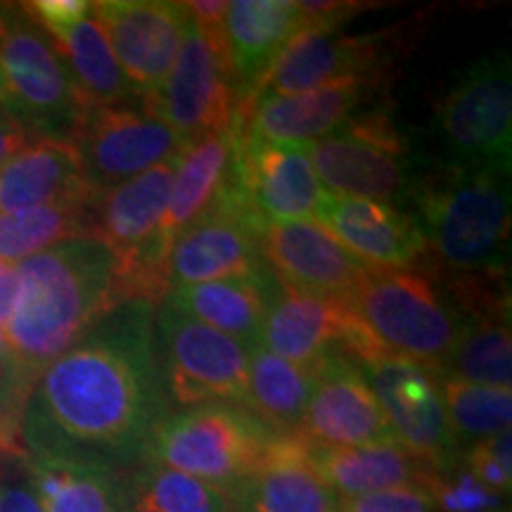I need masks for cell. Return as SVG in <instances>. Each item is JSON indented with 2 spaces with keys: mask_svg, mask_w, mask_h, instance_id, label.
Instances as JSON below:
<instances>
[{
  "mask_svg": "<svg viewBox=\"0 0 512 512\" xmlns=\"http://www.w3.org/2000/svg\"><path fill=\"white\" fill-rule=\"evenodd\" d=\"M155 311L147 299H126L38 373L19 418L24 456L114 475L143 463L174 411Z\"/></svg>",
  "mask_w": 512,
  "mask_h": 512,
  "instance_id": "cell-1",
  "label": "cell"
},
{
  "mask_svg": "<svg viewBox=\"0 0 512 512\" xmlns=\"http://www.w3.org/2000/svg\"><path fill=\"white\" fill-rule=\"evenodd\" d=\"M17 273L19 299L3 330L15 361L34 377L126 302L117 254L93 235L19 261Z\"/></svg>",
  "mask_w": 512,
  "mask_h": 512,
  "instance_id": "cell-2",
  "label": "cell"
},
{
  "mask_svg": "<svg viewBox=\"0 0 512 512\" xmlns=\"http://www.w3.org/2000/svg\"><path fill=\"white\" fill-rule=\"evenodd\" d=\"M413 202L427 247L458 278L503 271L510 242V171L446 164L413 183Z\"/></svg>",
  "mask_w": 512,
  "mask_h": 512,
  "instance_id": "cell-3",
  "label": "cell"
},
{
  "mask_svg": "<svg viewBox=\"0 0 512 512\" xmlns=\"http://www.w3.org/2000/svg\"><path fill=\"white\" fill-rule=\"evenodd\" d=\"M283 437L245 406L207 403L166 415L145 460L235 491L266 465Z\"/></svg>",
  "mask_w": 512,
  "mask_h": 512,
  "instance_id": "cell-4",
  "label": "cell"
},
{
  "mask_svg": "<svg viewBox=\"0 0 512 512\" xmlns=\"http://www.w3.org/2000/svg\"><path fill=\"white\" fill-rule=\"evenodd\" d=\"M342 302L377 351L432 370H441L463 330L430 278L411 268H370Z\"/></svg>",
  "mask_w": 512,
  "mask_h": 512,
  "instance_id": "cell-5",
  "label": "cell"
},
{
  "mask_svg": "<svg viewBox=\"0 0 512 512\" xmlns=\"http://www.w3.org/2000/svg\"><path fill=\"white\" fill-rule=\"evenodd\" d=\"M0 72L12 117L38 136L69 140L86 110L60 48L24 5L0 3Z\"/></svg>",
  "mask_w": 512,
  "mask_h": 512,
  "instance_id": "cell-6",
  "label": "cell"
},
{
  "mask_svg": "<svg viewBox=\"0 0 512 512\" xmlns=\"http://www.w3.org/2000/svg\"><path fill=\"white\" fill-rule=\"evenodd\" d=\"M155 316L171 408L183 411L207 403L247 408L249 349L245 344L185 316L164 299L157 304Z\"/></svg>",
  "mask_w": 512,
  "mask_h": 512,
  "instance_id": "cell-7",
  "label": "cell"
},
{
  "mask_svg": "<svg viewBox=\"0 0 512 512\" xmlns=\"http://www.w3.org/2000/svg\"><path fill=\"white\" fill-rule=\"evenodd\" d=\"M434 121L451 157L448 164L510 171L512 74L508 53L470 64L441 98Z\"/></svg>",
  "mask_w": 512,
  "mask_h": 512,
  "instance_id": "cell-8",
  "label": "cell"
},
{
  "mask_svg": "<svg viewBox=\"0 0 512 512\" xmlns=\"http://www.w3.org/2000/svg\"><path fill=\"white\" fill-rule=\"evenodd\" d=\"M140 102L176 131L185 145L233 128L240 102L230 79L223 38L204 31L188 15L174 69L155 95Z\"/></svg>",
  "mask_w": 512,
  "mask_h": 512,
  "instance_id": "cell-9",
  "label": "cell"
},
{
  "mask_svg": "<svg viewBox=\"0 0 512 512\" xmlns=\"http://www.w3.org/2000/svg\"><path fill=\"white\" fill-rule=\"evenodd\" d=\"M325 192L384 202L411 188L408 147L387 114H361L304 147Z\"/></svg>",
  "mask_w": 512,
  "mask_h": 512,
  "instance_id": "cell-10",
  "label": "cell"
},
{
  "mask_svg": "<svg viewBox=\"0 0 512 512\" xmlns=\"http://www.w3.org/2000/svg\"><path fill=\"white\" fill-rule=\"evenodd\" d=\"M356 366L366 375L396 444L432 470L456 463L460 446L432 368L392 354L358 358Z\"/></svg>",
  "mask_w": 512,
  "mask_h": 512,
  "instance_id": "cell-11",
  "label": "cell"
},
{
  "mask_svg": "<svg viewBox=\"0 0 512 512\" xmlns=\"http://www.w3.org/2000/svg\"><path fill=\"white\" fill-rule=\"evenodd\" d=\"M69 143L79 152L88 183L98 192L176 159L185 147L181 136L143 102H117L86 110Z\"/></svg>",
  "mask_w": 512,
  "mask_h": 512,
  "instance_id": "cell-12",
  "label": "cell"
},
{
  "mask_svg": "<svg viewBox=\"0 0 512 512\" xmlns=\"http://www.w3.org/2000/svg\"><path fill=\"white\" fill-rule=\"evenodd\" d=\"M261 252V223L238 188L230 190L207 216L195 221L171 242L166 254L169 290L178 285L247 278L266 271Z\"/></svg>",
  "mask_w": 512,
  "mask_h": 512,
  "instance_id": "cell-13",
  "label": "cell"
},
{
  "mask_svg": "<svg viewBox=\"0 0 512 512\" xmlns=\"http://www.w3.org/2000/svg\"><path fill=\"white\" fill-rule=\"evenodd\" d=\"M93 15L138 100L155 95L174 69L188 10L166 0H98Z\"/></svg>",
  "mask_w": 512,
  "mask_h": 512,
  "instance_id": "cell-14",
  "label": "cell"
},
{
  "mask_svg": "<svg viewBox=\"0 0 512 512\" xmlns=\"http://www.w3.org/2000/svg\"><path fill=\"white\" fill-rule=\"evenodd\" d=\"M299 437L318 448H356L392 441L373 389L347 354L320 363Z\"/></svg>",
  "mask_w": 512,
  "mask_h": 512,
  "instance_id": "cell-15",
  "label": "cell"
},
{
  "mask_svg": "<svg viewBox=\"0 0 512 512\" xmlns=\"http://www.w3.org/2000/svg\"><path fill=\"white\" fill-rule=\"evenodd\" d=\"M238 181L261 228L268 223L316 219L328 192L320 185L304 147H285L240 133Z\"/></svg>",
  "mask_w": 512,
  "mask_h": 512,
  "instance_id": "cell-16",
  "label": "cell"
},
{
  "mask_svg": "<svg viewBox=\"0 0 512 512\" xmlns=\"http://www.w3.org/2000/svg\"><path fill=\"white\" fill-rule=\"evenodd\" d=\"M261 252L283 285L332 299L354 292L373 268L313 219L268 223L261 228Z\"/></svg>",
  "mask_w": 512,
  "mask_h": 512,
  "instance_id": "cell-17",
  "label": "cell"
},
{
  "mask_svg": "<svg viewBox=\"0 0 512 512\" xmlns=\"http://www.w3.org/2000/svg\"><path fill=\"white\" fill-rule=\"evenodd\" d=\"M380 36H344L337 29H304L280 53L249 100L238 112L259 98L309 93L330 83L361 79L380 62Z\"/></svg>",
  "mask_w": 512,
  "mask_h": 512,
  "instance_id": "cell-18",
  "label": "cell"
},
{
  "mask_svg": "<svg viewBox=\"0 0 512 512\" xmlns=\"http://www.w3.org/2000/svg\"><path fill=\"white\" fill-rule=\"evenodd\" d=\"M373 88L370 76L330 83L309 93L259 98L238 112L245 138L285 147H309L347 124Z\"/></svg>",
  "mask_w": 512,
  "mask_h": 512,
  "instance_id": "cell-19",
  "label": "cell"
},
{
  "mask_svg": "<svg viewBox=\"0 0 512 512\" xmlns=\"http://www.w3.org/2000/svg\"><path fill=\"white\" fill-rule=\"evenodd\" d=\"M347 332L349 311L342 299L283 285L268 309L256 347L294 366L316 370L328 358L347 354Z\"/></svg>",
  "mask_w": 512,
  "mask_h": 512,
  "instance_id": "cell-20",
  "label": "cell"
},
{
  "mask_svg": "<svg viewBox=\"0 0 512 512\" xmlns=\"http://www.w3.org/2000/svg\"><path fill=\"white\" fill-rule=\"evenodd\" d=\"M313 221L373 268H408L427 252L418 221L392 204L328 192Z\"/></svg>",
  "mask_w": 512,
  "mask_h": 512,
  "instance_id": "cell-21",
  "label": "cell"
},
{
  "mask_svg": "<svg viewBox=\"0 0 512 512\" xmlns=\"http://www.w3.org/2000/svg\"><path fill=\"white\" fill-rule=\"evenodd\" d=\"M304 31L297 0H233L223 19V50L240 107L280 53ZM238 107V110H240Z\"/></svg>",
  "mask_w": 512,
  "mask_h": 512,
  "instance_id": "cell-22",
  "label": "cell"
},
{
  "mask_svg": "<svg viewBox=\"0 0 512 512\" xmlns=\"http://www.w3.org/2000/svg\"><path fill=\"white\" fill-rule=\"evenodd\" d=\"M240 128L235 121L228 131H216L192 140L176 157L166 209V240L169 245L181 230L216 209L230 190L238 188Z\"/></svg>",
  "mask_w": 512,
  "mask_h": 512,
  "instance_id": "cell-23",
  "label": "cell"
},
{
  "mask_svg": "<svg viewBox=\"0 0 512 512\" xmlns=\"http://www.w3.org/2000/svg\"><path fill=\"white\" fill-rule=\"evenodd\" d=\"M76 147L64 138L38 136L0 169V214L55 202L95 200Z\"/></svg>",
  "mask_w": 512,
  "mask_h": 512,
  "instance_id": "cell-24",
  "label": "cell"
},
{
  "mask_svg": "<svg viewBox=\"0 0 512 512\" xmlns=\"http://www.w3.org/2000/svg\"><path fill=\"white\" fill-rule=\"evenodd\" d=\"M283 283L271 268L247 278L211 280V283L178 285L166 292L164 302L181 309L223 335L238 339L247 349L259 344L261 328Z\"/></svg>",
  "mask_w": 512,
  "mask_h": 512,
  "instance_id": "cell-25",
  "label": "cell"
},
{
  "mask_svg": "<svg viewBox=\"0 0 512 512\" xmlns=\"http://www.w3.org/2000/svg\"><path fill=\"white\" fill-rule=\"evenodd\" d=\"M339 496L311 465L309 444L290 434L271 458L235 489V512H337Z\"/></svg>",
  "mask_w": 512,
  "mask_h": 512,
  "instance_id": "cell-26",
  "label": "cell"
},
{
  "mask_svg": "<svg viewBox=\"0 0 512 512\" xmlns=\"http://www.w3.org/2000/svg\"><path fill=\"white\" fill-rule=\"evenodd\" d=\"M309 458L325 484L339 498H356L399 486H425L432 467L418 460L396 441L356 446L318 448L309 444Z\"/></svg>",
  "mask_w": 512,
  "mask_h": 512,
  "instance_id": "cell-27",
  "label": "cell"
},
{
  "mask_svg": "<svg viewBox=\"0 0 512 512\" xmlns=\"http://www.w3.org/2000/svg\"><path fill=\"white\" fill-rule=\"evenodd\" d=\"M316 370L294 366L271 351L249 349L247 408L278 434H297L309 406Z\"/></svg>",
  "mask_w": 512,
  "mask_h": 512,
  "instance_id": "cell-28",
  "label": "cell"
},
{
  "mask_svg": "<svg viewBox=\"0 0 512 512\" xmlns=\"http://www.w3.org/2000/svg\"><path fill=\"white\" fill-rule=\"evenodd\" d=\"M24 470L43 512H128L114 472L29 456Z\"/></svg>",
  "mask_w": 512,
  "mask_h": 512,
  "instance_id": "cell-29",
  "label": "cell"
},
{
  "mask_svg": "<svg viewBox=\"0 0 512 512\" xmlns=\"http://www.w3.org/2000/svg\"><path fill=\"white\" fill-rule=\"evenodd\" d=\"M128 512H235V491L143 460L121 472Z\"/></svg>",
  "mask_w": 512,
  "mask_h": 512,
  "instance_id": "cell-30",
  "label": "cell"
},
{
  "mask_svg": "<svg viewBox=\"0 0 512 512\" xmlns=\"http://www.w3.org/2000/svg\"><path fill=\"white\" fill-rule=\"evenodd\" d=\"M55 46L60 48L83 110L117 105L133 95L93 8L91 15L57 38Z\"/></svg>",
  "mask_w": 512,
  "mask_h": 512,
  "instance_id": "cell-31",
  "label": "cell"
},
{
  "mask_svg": "<svg viewBox=\"0 0 512 512\" xmlns=\"http://www.w3.org/2000/svg\"><path fill=\"white\" fill-rule=\"evenodd\" d=\"M95 200L55 202L0 214V261L19 264L67 240L93 235Z\"/></svg>",
  "mask_w": 512,
  "mask_h": 512,
  "instance_id": "cell-32",
  "label": "cell"
},
{
  "mask_svg": "<svg viewBox=\"0 0 512 512\" xmlns=\"http://www.w3.org/2000/svg\"><path fill=\"white\" fill-rule=\"evenodd\" d=\"M437 373L484 387L510 389L512 339L508 318L470 320L460 330L451 356Z\"/></svg>",
  "mask_w": 512,
  "mask_h": 512,
  "instance_id": "cell-33",
  "label": "cell"
},
{
  "mask_svg": "<svg viewBox=\"0 0 512 512\" xmlns=\"http://www.w3.org/2000/svg\"><path fill=\"white\" fill-rule=\"evenodd\" d=\"M437 373V370H434ZM441 396L453 437L463 448L477 441L491 439L496 434L510 430L512 418V392L501 387H484V384L463 382L458 377L437 373Z\"/></svg>",
  "mask_w": 512,
  "mask_h": 512,
  "instance_id": "cell-34",
  "label": "cell"
},
{
  "mask_svg": "<svg viewBox=\"0 0 512 512\" xmlns=\"http://www.w3.org/2000/svg\"><path fill=\"white\" fill-rule=\"evenodd\" d=\"M425 489L430 491L437 512H508L503 494L477 482L460 458L446 470H432Z\"/></svg>",
  "mask_w": 512,
  "mask_h": 512,
  "instance_id": "cell-35",
  "label": "cell"
},
{
  "mask_svg": "<svg viewBox=\"0 0 512 512\" xmlns=\"http://www.w3.org/2000/svg\"><path fill=\"white\" fill-rule=\"evenodd\" d=\"M510 430L496 437L477 441V444L465 446L460 451V463L470 472L477 482L496 494H510L512 486V448H510Z\"/></svg>",
  "mask_w": 512,
  "mask_h": 512,
  "instance_id": "cell-36",
  "label": "cell"
},
{
  "mask_svg": "<svg viewBox=\"0 0 512 512\" xmlns=\"http://www.w3.org/2000/svg\"><path fill=\"white\" fill-rule=\"evenodd\" d=\"M337 512H437L425 486H399L375 494L339 498Z\"/></svg>",
  "mask_w": 512,
  "mask_h": 512,
  "instance_id": "cell-37",
  "label": "cell"
},
{
  "mask_svg": "<svg viewBox=\"0 0 512 512\" xmlns=\"http://www.w3.org/2000/svg\"><path fill=\"white\" fill-rule=\"evenodd\" d=\"M24 8L36 19L38 27L57 41L69 29L76 27L81 19L91 15L93 3H88V0H34V3H24Z\"/></svg>",
  "mask_w": 512,
  "mask_h": 512,
  "instance_id": "cell-38",
  "label": "cell"
},
{
  "mask_svg": "<svg viewBox=\"0 0 512 512\" xmlns=\"http://www.w3.org/2000/svg\"><path fill=\"white\" fill-rule=\"evenodd\" d=\"M0 512H43L24 470V456L17 458L15 470H0Z\"/></svg>",
  "mask_w": 512,
  "mask_h": 512,
  "instance_id": "cell-39",
  "label": "cell"
},
{
  "mask_svg": "<svg viewBox=\"0 0 512 512\" xmlns=\"http://www.w3.org/2000/svg\"><path fill=\"white\" fill-rule=\"evenodd\" d=\"M38 138L34 128L12 117V114L0 112V169L10 157H15L22 147H27L31 140Z\"/></svg>",
  "mask_w": 512,
  "mask_h": 512,
  "instance_id": "cell-40",
  "label": "cell"
},
{
  "mask_svg": "<svg viewBox=\"0 0 512 512\" xmlns=\"http://www.w3.org/2000/svg\"><path fill=\"white\" fill-rule=\"evenodd\" d=\"M188 15L195 19L197 24L209 34L221 36L223 34V19H226L228 3L226 0H192V3H183Z\"/></svg>",
  "mask_w": 512,
  "mask_h": 512,
  "instance_id": "cell-41",
  "label": "cell"
},
{
  "mask_svg": "<svg viewBox=\"0 0 512 512\" xmlns=\"http://www.w3.org/2000/svg\"><path fill=\"white\" fill-rule=\"evenodd\" d=\"M19 299V273L17 264L0 261V328L8 325Z\"/></svg>",
  "mask_w": 512,
  "mask_h": 512,
  "instance_id": "cell-42",
  "label": "cell"
},
{
  "mask_svg": "<svg viewBox=\"0 0 512 512\" xmlns=\"http://www.w3.org/2000/svg\"><path fill=\"white\" fill-rule=\"evenodd\" d=\"M0 453H5V456H24L22 448H19L8 434H5L3 427H0Z\"/></svg>",
  "mask_w": 512,
  "mask_h": 512,
  "instance_id": "cell-43",
  "label": "cell"
},
{
  "mask_svg": "<svg viewBox=\"0 0 512 512\" xmlns=\"http://www.w3.org/2000/svg\"><path fill=\"white\" fill-rule=\"evenodd\" d=\"M8 361H15V356H12V351H10V344H8V337H5V330L0 328V363H8Z\"/></svg>",
  "mask_w": 512,
  "mask_h": 512,
  "instance_id": "cell-44",
  "label": "cell"
},
{
  "mask_svg": "<svg viewBox=\"0 0 512 512\" xmlns=\"http://www.w3.org/2000/svg\"><path fill=\"white\" fill-rule=\"evenodd\" d=\"M0 112L10 114V95H8V88H5L3 72H0Z\"/></svg>",
  "mask_w": 512,
  "mask_h": 512,
  "instance_id": "cell-45",
  "label": "cell"
}]
</instances>
